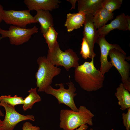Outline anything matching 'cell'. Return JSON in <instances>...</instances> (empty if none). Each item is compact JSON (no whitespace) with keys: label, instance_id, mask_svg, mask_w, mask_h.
Masks as SVG:
<instances>
[{"label":"cell","instance_id":"cell-22","mask_svg":"<svg viewBox=\"0 0 130 130\" xmlns=\"http://www.w3.org/2000/svg\"><path fill=\"white\" fill-rule=\"evenodd\" d=\"M122 1V0H103V6L109 12L112 13L120 8Z\"/></svg>","mask_w":130,"mask_h":130},{"label":"cell","instance_id":"cell-13","mask_svg":"<svg viewBox=\"0 0 130 130\" xmlns=\"http://www.w3.org/2000/svg\"><path fill=\"white\" fill-rule=\"evenodd\" d=\"M24 2L30 11L41 10L52 11L59 7L58 0H24Z\"/></svg>","mask_w":130,"mask_h":130},{"label":"cell","instance_id":"cell-24","mask_svg":"<svg viewBox=\"0 0 130 130\" xmlns=\"http://www.w3.org/2000/svg\"><path fill=\"white\" fill-rule=\"evenodd\" d=\"M127 112L125 113H123L122 115L123 124L125 127L126 130L130 129V108L127 109Z\"/></svg>","mask_w":130,"mask_h":130},{"label":"cell","instance_id":"cell-20","mask_svg":"<svg viewBox=\"0 0 130 130\" xmlns=\"http://www.w3.org/2000/svg\"><path fill=\"white\" fill-rule=\"evenodd\" d=\"M58 33L56 31L53 26L50 27L43 36L45 39L46 42L48 45L49 50H52L57 43V38Z\"/></svg>","mask_w":130,"mask_h":130},{"label":"cell","instance_id":"cell-33","mask_svg":"<svg viewBox=\"0 0 130 130\" xmlns=\"http://www.w3.org/2000/svg\"><path fill=\"white\" fill-rule=\"evenodd\" d=\"M90 130H94L92 128H91L90 129Z\"/></svg>","mask_w":130,"mask_h":130},{"label":"cell","instance_id":"cell-3","mask_svg":"<svg viewBox=\"0 0 130 130\" xmlns=\"http://www.w3.org/2000/svg\"><path fill=\"white\" fill-rule=\"evenodd\" d=\"M37 62L39 68L35 77L37 87L38 88V91L44 92L51 85L53 78L59 74L61 70L53 65L45 56L39 57Z\"/></svg>","mask_w":130,"mask_h":130},{"label":"cell","instance_id":"cell-1","mask_svg":"<svg viewBox=\"0 0 130 130\" xmlns=\"http://www.w3.org/2000/svg\"><path fill=\"white\" fill-rule=\"evenodd\" d=\"M94 58L90 62H85L75 68L76 81L84 90L88 92L97 91L103 86L105 78L94 63Z\"/></svg>","mask_w":130,"mask_h":130},{"label":"cell","instance_id":"cell-2","mask_svg":"<svg viewBox=\"0 0 130 130\" xmlns=\"http://www.w3.org/2000/svg\"><path fill=\"white\" fill-rule=\"evenodd\" d=\"M77 111L62 109L60 113L59 126L64 130H74L84 124L93 125L94 114L85 106H80Z\"/></svg>","mask_w":130,"mask_h":130},{"label":"cell","instance_id":"cell-4","mask_svg":"<svg viewBox=\"0 0 130 130\" xmlns=\"http://www.w3.org/2000/svg\"><path fill=\"white\" fill-rule=\"evenodd\" d=\"M46 58L53 65L63 66L68 71L71 68L79 65V58L76 53L71 49L63 51L58 43L52 50H48Z\"/></svg>","mask_w":130,"mask_h":130},{"label":"cell","instance_id":"cell-16","mask_svg":"<svg viewBox=\"0 0 130 130\" xmlns=\"http://www.w3.org/2000/svg\"><path fill=\"white\" fill-rule=\"evenodd\" d=\"M36 11L37 13L34 17L40 24L41 32L44 34L50 27L54 25L52 16L48 11L38 10Z\"/></svg>","mask_w":130,"mask_h":130},{"label":"cell","instance_id":"cell-28","mask_svg":"<svg viewBox=\"0 0 130 130\" xmlns=\"http://www.w3.org/2000/svg\"><path fill=\"white\" fill-rule=\"evenodd\" d=\"M67 1L69 2L72 4V7L71 9V10L73 9H75V4L76 2L77 1V0H68Z\"/></svg>","mask_w":130,"mask_h":130},{"label":"cell","instance_id":"cell-5","mask_svg":"<svg viewBox=\"0 0 130 130\" xmlns=\"http://www.w3.org/2000/svg\"><path fill=\"white\" fill-rule=\"evenodd\" d=\"M66 84L68 86V89H65L63 84L61 83L55 85L59 86V89H55L50 85L44 92L55 97L58 100L59 104H64L69 107L72 110L77 111L78 108L76 106L74 100V97L77 95L75 93L76 88L73 83L71 81Z\"/></svg>","mask_w":130,"mask_h":130},{"label":"cell","instance_id":"cell-29","mask_svg":"<svg viewBox=\"0 0 130 130\" xmlns=\"http://www.w3.org/2000/svg\"><path fill=\"white\" fill-rule=\"evenodd\" d=\"M127 22L128 26V30H130V17L128 15L126 16Z\"/></svg>","mask_w":130,"mask_h":130},{"label":"cell","instance_id":"cell-26","mask_svg":"<svg viewBox=\"0 0 130 130\" xmlns=\"http://www.w3.org/2000/svg\"><path fill=\"white\" fill-rule=\"evenodd\" d=\"M4 10L3 7L0 4V23L3 20V14Z\"/></svg>","mask_w":130,"mask_h":130},{"label":"cell","instance_id":"cell-31","mask_svg":"<svg viewBox=\"0 0 130 130\" xmlns=\"http://www.w3.org/2000/svg\"><path fill=\"white\" fill-rule=\"evenodd\" d=\"M4 115L3 113L2 112L1 110L0 109V116H3Z\"/></svg>","mask_w":130,"mask_h":130},{"label":"cell","instance_id":"cell-8","mask_svg":"<svg viewBox=\"0 0 130 130\" xmlns=\"http://www.w3.org/2000/svg\"><path fill=\"white\" fill-rule=\"evenodd\" d=\"M28 10H4L3 20L7 24L26 28L31 23H37Z\"/></svg>","mask_w":130,"mask_h":130},{"label":"cell","instance_id":"cell-18","mask_svg":"<svg viewBox=\"0 0 130 130\" xmlns=\"http://www.w3.org/2000/svg\"><path fill=\"white\" fill-rule=\"evenodd\" d=\"M114 14L110 13L104 7L99 10L93 16L92 21L97 29L106 25L109 20L113 18Z\"/></svg>","mask_w":130,"mask_h":130},{"label":"cell","instance_id":"cell-32","mask_svg":"<svg viewBox=\"0 0 130 130\" xmlns=\"http://www.w3.org/2000/svg\"><path fill=\"white\" fill-rule=\"evenodd\" d=\"M0 130H5L2 127V126L0 127Z\"/></svg>","mask_w":130,"mask_h":130},{"label":"cell","instance_id":"cell-11","mask_svg":"<svg viewBox=\"0 0 130 130\" xmlns=\"http://www.w3.org/2000/svg\"><path fill=\"white\" fill-rule=\"evenodd\" d=\"M93 16L91 15H86L83 32V38L86 40L89 47L91 59L94 58L96 55L94 52V48L98 36L97 29L92 21Z\"/></svg>","mask_w":130,"mask_h":130},{"label":"cell","instance_id":"cell-7","mask_svg":"<svg viewBox=\"0 0 130 130\" xmlns=\"http://www.w3.org/2000/svg\"><path fill=\"white\" fill-rule=\"evenodd\" d=\"M38 28L35 25L30 28H23L11 25L7 30L0 27L1 39L8 38L11 44L19 45L28 41L32 36L38 32Z\"/></svg>","mask_w":130,"mask_h":130},{"label":"cell","instance_id":"cell-9","mask_svg":"<svg viewBox=\"0 0 130 130\" xmlns=\"http://www.w3.org/2000/svg\"><path fill=\"white\" fill-rule=\"evenodd\" d=\"M0 106L4 107L6 112L2 126L5 130H13L17 124L23 121L30 120L33 121L35 120L34 117L33 115H22L16 110L15 107L6 103L0 101Z\"/></svg>","mask_w":130,"mask_h":130},{"label":"cell","instance_id":"cell-21","mask_svg":"<svg viewBox=\"0 0 130 130\" xmlns=\"http://www.w3.org/2000/svg\"><path fill=\"white\" fill-rule=\"evenodd\" d=\"M23 98L16 95L13 96L11 95H2L0 96V102L2 101L15 107L17 105L23 104Z\"/></svg>","mask_w":130,"mask_h":130},{"label":"cell","instance_id":"cell-19","mask_svg":"<svg viewBox=\"0 0 130 130\" xmlns=\"http://www.w3.org/2000/svg\"><path fill=\"white\" fill-rule=\"evenodd\" d=\"M28 92L29 95L23 100V108L24 111L31 109L35 103L41 100L40 97L37 92L36 87L31 88Z\"/></svg>","mask_w":130,"mask_h":130},{"label":"cell","instance_id":"cell-12","mask_svg":"<svg viewBox=\"0 0 130 130\" xmlns=\"http://www.w3.org/2000/svg\"><path fill=\"white\" fill-rule=\"evenodd\" d=\"M115 29L124 31L128 30V26L126 15L123 13L117 16L116 18L108 24H106L97 30L98 36H105L111 31Z\"/></svg>","mask_w":130,"mask_h":130},{"label":"cell","instance_id":"cell-14","mask_svg":"<svg viewBox=\"0 0 130 130\" xmlns=\"http://www.w3.org/2000/svg\"><path fill=\"white\" fill-rule=\"evenodd\" d=\"M103 0H78V12L83 11L86 15L94 16L103 7Z\"/></svg>","mask_w":130,"mask_h":130},{"label":"cell","instance_id":"cell-27","mask_svg":"<svg viewBox=\"0 0 130 130\" xmlns=\"http://www.w3.org/2000/svg\"><path fill=\"white\" fill-rule=\"evenodd\" d=\"M88 128L87 124H84L76 129V130H86Z\"/></svg>","mask_w":130,"mask_h":130},{"label":"cell","instance_id":"cell-6","mask_svg":"<svg viewBox=\"0 0 130 130\" xmlns=\"http://www.w3.org/2000/svg\"><path fill=\"white\" fill-rule=\"evenodd\" d=\"M124 54L115 49H111L108 55L113 66H114L121 75L122 84L125 88L130 92V65L125 59H130Z\"/></svg>","mask_w":130,"mask_h":130},{"label":"cell","instance_id":"cell-17","mask_svg":"<svg viewBox=\"0 0 130 130\" xmlns=\"http://www.w3.org/2000/svg\"><path fill=\"white\" fill-rule=\"evenodd\" d=\"M115 95L118 99V104L121 109L124 110L130 108V92L126 89L122 83L117 88Z\"/></svg>","mask_w":130,"mask_h":130},{"label":"cell","instance_id":"cell-23","mask_svg":"<svg viewBox=\"0 0 130 130\" xmlns=\"http://www.w3.org/2000/svg\"><path fill=\"white\" fill-rule=\"evenodd\" d=\"M80 54L84 59L88 58H91L89 47L86 40L84 38L82 39Z\"/></svg>","mask_w":130,"mask_h":130},{"label":"cell","instance_id":"cell-15","mask_svg":"<svg viewBox=\"0 0 130 130\" xmlns=\"http://www.w3.org/2000/svg\"><path fill=\"white\" fill-rule=\"evenodd\" d=\"M85 14L83 11L76 13H69L67 15V18L65 26L68 32L74 29L80 28L83 26L85 20Z\"/></svg>","mask_w":130,"mask_h":130},{"label":"cell","instance_id":"cell-25","mask_svg":"<svg viewBox=\"0 0 130 130\" xmlns=\"http://www.w3.org/2000/svg\"><path fill=\"white\" fill-rule=\"evenodd\" d=\"M22 130H40V128L38 126H34L30 122H26L23 124Z\"/></svg>","mask_w":130,"mask_h":130},{"label":"cell","instance_id":"cell-30","mask_svg":"<svg viewBox=\"0 0 130 130\" xmlns=\"http://www.w3.org/2000/svg\"><path fill=\"white\" fill-rule=\"evenodd\" d=\"M3 125V121L0 119V127L2 126Z\"/></svg>","mask_w":130,"mask_h":130},{"label":"cell","instance_id":"cell-10","mask_svg":"<svg viewBox=\"0 0 130 130\" xmlns=\"http://www.w3.org/2000/svg\"><path fill=\"white\" fill-rule=\"evenodd\" d=\"M96 43L99 45L100 50L101 66L99 71L102 74L104 75L113 66L110 62L109 61L108 59L109 52L111 49H115L124 53H126L119 45L108 43L105 39V36H98Z\"/></svg>","mask_w":130,"mask_h":130}]
</instances>
